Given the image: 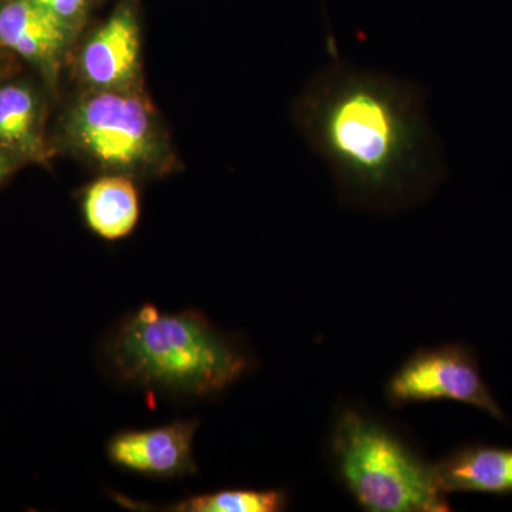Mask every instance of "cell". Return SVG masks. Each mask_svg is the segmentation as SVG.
<instances>
[{
	"instance_id": "7",
	"label": "cell",
	"mask_w": 512,
	"mask_h": 512,
	"mask_svg": "<svg viewBox=\"0 0 512 512\" xmlns=\"http://www.w3.org/2000/svg\"><path fill=\"white\" fill-rule=\"evenodd\" d=\"M140 64V30L136 16L121 8L87 40L80 72L93 89H130Z\"/></svg>"
},
{
	"instance_id": "9",
	"label": "cell",
	"mask_w": 512,
	"mask_h": 512,
	"mask_svg": "<svg viewBox=\"0 0 512 512\" xmlns=\"http://www.w3.org/2000/svg\"><path fill=\"white\" fill-rule=\"evenodd\" d=\"M441 491L512 494V448L467 446L436 464Z\"/></svg>"
},
{
	"instance_id": "6",
	"label": "cell",
	"mask_w": 512,
	"mask_h": 512,
	"mask_svg": "<svg viewBox=\"0 0 512 512\" xmlns=\"http://www.w3.org/2000/svg\"><path fill=\"white\" fill-rule=\"evenodd\" d=\"M197 421H174L147 430H127L107 444L111 463L153 478H183L197 473L194 439Z\"/></svg>"
},
{
	"instance_id": "14",
	"label": "cell",
	"mask_w": 512,
	"mask_h": 512,
	"mask_svg": "<svg viewBox=\"0 0 512 512\" xmlns=\"http://www.w3.org/2000/svg\"><path fill=\"white\" fill-rule=\"evenodd\" d=\"M10 164H12V161L9 160V157L0 153V183H2L3 178L10 173V168H12Z\"/></svg>"
},
{
	"instance_id": "8",
	"label": "cell",
	"mask_w": 512,
	"mask_h": 512,
	"mask_svg": "<svg viewBox=\"0 0 512 512\" xmlns=\"http://www.w3.org/2000/svg\"><path fill=\"white\" fill-rule=\"evenodd\" d=\"M72 28L32 0H15L0 9V43L35 62L59 57Z\"/></svg>"
},
{
	"instance_id": "12",
	"label": "cell",
	"mask_w": 512,
	"mask_h": 512,
	"mask_svg": "<svg viewBox=\"0 0 512 512\" xmlns=\"http://www.w3.org/2000/svg\"><path fill=\"white\" fill-rule=\"evenodd\" d=\"M286 507V494L278 490H224L194 495L165 507L146 511L170 512H278Z\"/></svg>"
},
{
	"instance_id": "2",
	"label": "cell",
	"mask_w": 512,
	"mask_h": 512,
	"mask_svg": "<svg viewBox=\"0 0 512 512\" xmlns=\"http://www.w3.org/2000/svg\"><path fill=\"white\" fill-rule=\"evenodd\" d=\"M104 356L123 383L192 397L222 392L251 363L201 313H163L153 303H144L113 330Z\"/></svg>"
},
{
	"instance_id": "4",
	"label": "cell",
	"mask_w": 512,
	"mask_h": 512,
	"mask_svg": "<svg viewBox=\"0 0 512 512\" xmlns=\"http://www.w3.org/2000/svg\"><path fill=\"white\" fill-rule=\"evenodd\" d=\"M73 146L113 173H140L163 157L153 111L131 89L96 90L74 106L67 123Z\"/></svg>"
},
{
	"instance_id": "13",
	"label": "cell",
	"mask_w": 512,
	"mask_h": 512,
	"mask_svg": "<svg viewBox=\"0 0 512 512\" xmlns=\"http://www.w3.org/2000/svg\"><path fill=\"white\" fill-rule=\"evenodd\" d=\"M32 2L42 6L43 9L49 10V12L55 13L70 28H73V25H77L79 20L83 18L87 0H32Z\"/></svg>"
},
{
	"instance_id": "10",
	"label": "cell",
	"mask_w": 512,
	"mask_h": 512,
	"mask_svg": "<svg viewBox=\"0 0 512 512\" xmlns=\"http://www.w3.org/2000/svg\"><path fill=\"white\" fill-rule=\"evenodd\" d=\"M87 227L106 241L126 238L137 227L140 198L126 175H107L94 181L83 195Z\"/></svg>"
},
{
	"instance_id": "3",
	"label": "cell",
	"mask_w": 512,
	"mask_h": 512,
	"mask_svg": "<svg viewBox=\"0 0 512 512\" xmlns=\"http://www.w3.org/2000/svg\"><path fill=\"white\" fill-rule=\"evenodd\" d=\"M336 473L357 504L372 512H444L436 464L396 431L355 407L340 410L330 434Z\"/></svg>"
},
{
	"instance_id": "5",
	"label": "cell",
	"mask_w": 512,
	"mask_h": 512,
	"mask_svg": "<svg viewBox=\"0 0 512 512\" xmlns=\"http://www.w3.org/2000/svg\"><path fill=\"white\" fill-rule=\"evenodd\" d=\"M386 396L393 406L453 400L477 407L494 419L505 420L503 410L481 376L476 353L463 343L414 353L387 383Z\"/></svg>"
},
{
	"instance_id": "11",
	"label": "cell",
	"mask_w": 512,
	"mask_h": 512,
	"mask_svg": "<svg viewBox=\"0 0 512 512\" xmlns=\"http://www.w3.org/2000/svg\"><path fill=\"white\" fill-rule=\"evenodd\" d=\"M39 106L25 86L0 87V144L25 153H39Z\"/></svg>"
},
{
	"instance_id": "1",
	"label": "cell",
	"mask_w": 512,
	"mask_h": 512,
	"mask_svg": "<svg viewBox=\"0 0 512 512\" xmlns=\"http://www.w3.org/2000/svg\"><path fill=\"white\" fill-rule=\"evenodd\" d=\"M295 117L353 207H410L441 178L424 92L416 84L336 62L306 86Z\"/></svg>"
}]
</instances>
